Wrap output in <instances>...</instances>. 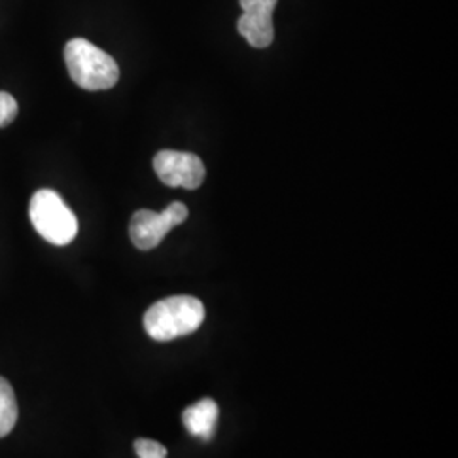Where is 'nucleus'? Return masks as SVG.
I'll return each instance as SVG.
<instances>
[{
	"label": "nucleus",
	"instance_id": "nucleus-3",
	"mask_svg": "<svg viewBox=\"0 0 458 458\" xmlns=\"http://www.w3.org/2000/svg\"><path fill=\"white\" fill-rule=\"evenodd\" d=\"M30 219L38 234L51 245H70L79 233L77 216L60 194L49 189H41L31 197Z\"/></svg>",
	"mask_w": 458,
	"mask_h": 458
},
{
	"label": "nucleus",
	"instance_id": "nucleus-5",
	"mask_svg": "<svg viewBox=\"0 0 458 458\" xmlns=\"http://www.w3.org/2000/svg\"><path fill=\"white\" fill-rule=\"evenodd\" d=\"M153 168L158 179L168 187H183L194 191L206 179V166L194 153L174 149L158 151L153 158Z\"/></svg>",
	"mask_w": 458,
	"mask_h": 458
},
{
	"label": "nucleus",
	"instance_id": "nucleus-4",
	"mask_svg": "<svg viewBox=\"0 0 458 458\" xmlns=\"http://www.w3.org/2000/svg\"><path fill=\"white\" fill-rule=\"evenodd\" d=\"M189 217V209L182 202H172L162 213L141 209L132 214L130 236L132 245L141 251L153 250L164 242L170 229L182 225Z\"/></svg>",
	"mask_w": 458,
	"mask_h": 458
},
{
	"label": "nucleus",
	"instance_id": "nucleus-7",
	"mask_svg": "<svg viewBox=\"0 0 458 458\" xmlns=\"http://www.w3.org/2000/svg\"><path fill=\"white\" fill-rule=\"evenodd\" d=\"M219 408L213 399H202L196 404L189 406L182 414V421L189 433L202 440H211L217 425Z\"/></svg>",
	"mask_w": 458,
	"mask_h": 458
},
{
	"label": "nucleus",
	"instance_id": "nucleus-10",
	"mask_svg": "<svg viewBox=\"0 0 458 458\" xmlns=\"http://www.w3.org/2000/svg\"><path fill=\"white\" fill-rule=\"evenodd\" d=\"M17 115L16 98H13L9 92L0 90V128L9 126Z\"/></svg>",
	"mask_w": 458,
	"mask_h": 458
},
{
	"label": "nucleus",
	"instance_id": "nucleus-1",
	"mask_svg": "<svg viewBox=\"0 0 458 458\" xmlns=\"http://www.w3.org/2000/svg\"><path fill=\"white\" fill-rule=\"evenodd\" d=\"M206 318L204 304L192 295H172L145 314V329L157 342H170L197 331Z\"/></svg>",
	"mask_w": 458,
	"mask_h": 458
},
{
	"label": "nucleus",
	"instance_id": "nucleus-6",
	"mask_svg": "<svg viewBox=\"0 0 458 458\" xmlns=\"http://www.w3.org/2000/svg\"><path fill=\"white\" fill-rule=\"evenodd\" d=\"M243 16L238 21V31L253 48H267L274 41V21L277 0H240Z\"/></svg>",
	"mask_w": 458,
	"mask_h": 458
},
{
	"label": "nucleus",
	"instance_id": "nucleus-8",
	"mask_svg": "<svg viewBox=\"0 0 458 458\" xmlns=\"http://www.w3.org/2000/svg\"><path fill=\"white\" fill-rule=\"evenodd\" d=\"M17 401L13 386L0 377V438L7 437L17 423Z\"/></svg>",
	"mask_w": 458,
	"mask_h": 458
},
{
	"label": "nucleus",
	"instance_id": "nucleus-9",
	"mask_svg": "<svg viewBox=\"0 0 458 458\" xmlns=\"http://www.w3.org/2000/svg\"><path fill=\"white\" fill-rule=\"evenodd\" d=\"M134 452L138 458H166L168 450L162 443L148 438H140L134 442Z\"/></svg>",
	"mask_w": 458,
	"mask_h": 458
},
{
	"label": "nucleus",
	"instance_id": "nucleus-2",
	"mask_svg": "<svg viewBox=\"0 0 458 458\" xmlns=\"http://www.w3.org/2000/svg\"><path fill=\"white\" fill-rule=\"evenodd\" d=\"M65 64L72 81L83 90H109L119 81L114 58L83 38L66 43Z\"/></svg>",
	"mask_w": 458,
	"mask_h": 458
}]
</instances>
